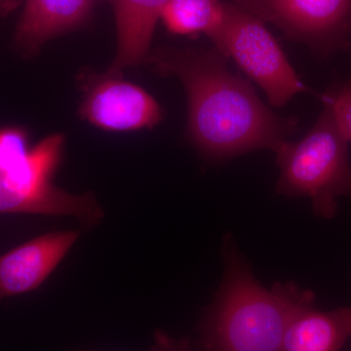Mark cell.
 <instances>
[{
    "instance_id": "cell-14",
    "label": "cell",
    "mask_w": 351,
    "mask_h": 351,
    "mask_svg": "<svg viewBox=\"0 0 351 351\" xmlns=\"http://www.w3.org/2000/svg\"><path fill=\"white\" fill-rule=\"evenodd\" d=\"M27 136L20 128L0 129V171L15 167L29 152Z\"/></svg>"
},
{
    "instance_id": "cell-7",
    "label": "cell",
    "mask_w": 351,
    "mask_h": 351,
    "mask_svg": "<svg viewBox=\"0 0 351 351\" xmlns=\"http://www.w3.org/2000/svg\"><path fill=\"white\" fill-rule=\"evenodd\" d=\"M80 113L90 123L108 131L152 128L163 117L157 101L144 89L106 73L88 80Z\"/></svg>"
},
{
    "instance_id": "cell-17",
    "label": "cell",
    "mask_w": 351,
    "mask_h": 351,
    "mask_svg": "<svg viewBox=\"0 0 351 351\" xmlns=\"http://www.w3.org/2000/svg\"><path fill=\"white\" fill-rule=\"evenodd\" d=\"M350 48H351V46H350Z\"/></svg>"
},
{
    "instance_id": "cell-12",
    "label": "cell",
    "mask_w": 351,
    "mask_h": 351,
    "mask_svg": "<svg viewBox=\"0 0 351 351\" xmlns=\"http://www.w3.org/2000/svg\"><path fill=\"white\" fill-rule=\"evenodd\" d=\"M225 13L221 0H168L160 20L171 34L209 38L221 25Z\"/></svg>"
},
{
    "instance_id": "cell-4",
    "label": "cell",
    "mask_w": 351,
    "mask_h": 351,
    "mask_svg": "<svg viewBox=\"0 0 351 351\" xmlns=\"http://www.w3.org/2000/svg\"><path fill=\"white\" fill-rule=\"evenodd\" d=\"M64 143L61 134L51 135L15 167L0 171V213L73 216L86 226L100 223L104 212L93 195H71L51 182Z\"/></svg>"
},
{
    "instance_id": "cell-2",
    "label": "cell",
    "mask_w": 351,
    "mask_h": 351,
    "mask_svg": "<svg viewBox=\"0 0 351 351\" xmlns=\"http://www.w3.org/2000/svg\"><path fill=\"white\" fill-rule=\"evenodd\" d=\"M223 255L225 276L201 325L198 351H282L289 326L315 295L293 282L263 288L230 235Z\"/></svg>"
},
{
    "instance_id": "cell-13",
    "label": "cell",
    "mask_w": 351,
    "mask_h": 351,
    "mask_svg": "<svg viewBox=\"0 0 351 351\" xmlns=\"http://www.w3.org/2000/svg\"><path fill=\"white\" fill-rule=\"evenodd\" d=\"M321 98L331 108L341 133L351 142V80L330 88Z\"/></svg>"
},
{
    "instance_id": "cell-9",
    "label": "cell",
    "mask_w": 351,
    "mask_h": 351,
    "mask_svg": "<svg viewBox=\"0 0 351 351\" xmlns=\"http://www.w3.org/2000/svg\"><path fill=\"white\" fill-rule=\"evenodd\" d=\"M97 0H25L14 45L22 56H36L50 39L89 19Z\"/></svg>"
},
{
    "instance_id": "cell-8",
    "label": "cell",
    "mask_w": 351,
    "mask_h": 351,
    "mask_svg": "<svg viewBox=\"0 0 351 351\" xmlns=\"http://www.w3.org/2000/svg\"><path fill=\"white\" fill-rule=\"evenodd\" d=\"M80 232H51L0 257V299L34 290L56 269Z\"/></svg>"
},
{
    "instance_id": "cell-6",
    "label": "cell",
    "mask_w": 351,
    "mask_h": 351,
    "mask_svg": "<svg viewBox=\"0 0 351 351\" xmlns=\"http://www.w3.org/2000/svg\"><path fill=\"white\" fill-rule=\"evenodd\" d=\"M315 56L328 59L351 46V0H233Z\"/></svg>"
},
{
    "instance_id": "cell-3",
    "label": "cell",
    "mask_w": 351,
    "mask_h": 351,
    "mask_svg": "<svg viewBox=\"0 0 351 351\" xmlns=\"http://www.w3.org/2000/svg\"><path fill=\"white\" fill-rule=\"evenodd\" d=\"M276 154L280 171L276 193L309 198L316 216L334 218L339 198L351 196V165L348 140L331 108L324 104L308 133L298 142L284 143Z\"/></svg>"
},
{
    "instance_id": "cell-11",
    "label": "cell",
    "mask_w": 351,
    "mask_h": 351,
    "mask_svg": "<svg viewBox=\"0 0 351 351\" xmlns=\"http://www.w3.org/2000/svg\"><path fill=\"white\" fill-rule=\"evenodd\" d=\"M351 338V306L320 311L311 306L293 320L282 351H339Z\"/></svg>"
},
{
    "instance_id": "cell-15",
    "label": "cell",
    "mask_w": 351,
    "mask_h": 351,
    "mask_svg": "<svg viewBox=\"0 0 351 351\" xmlns=\"http://www.w3.org/2000/svg\"><path fill=\"white\" fill-rule=\"evenodd\" d=\"M152 351H195L191 348L189 339H182L178 341L171 338L163 332H157L156 346Z\"/></svg>"
},
{
    "instance_id": "cell-10",
    "label": "cell",
    "mask_w": 351,
    "mask_h": 351,
    "mask_svg": "<svg viewBox=\"0 0 351 351\" xmlns=\"http://www.w3.org/2000/svg\"><path fill=\"white\" fill-rule=\"evenodd\" d=\"M114 11L117 56L108 75L121 76L123 69L145 62L152 36L168 0H107Z\"/></svg>"
},
{
    "instance_id": "cell-1",
    "label": "cell",
    "mask_w": 351,
    "mask_h": 351,
    "mask_svg": "<svg viewBox=\"0 0 351 351\" xmlns=\"http://www.w3.org/2000/svg\"><path fill=\"white\" fill-rule=\"evenodd\" d=\"M145 62L159 75L181 80L189 100V137L207 158L226 160L257 149L276 152L298 130L297 120L267 108L216 48L159 47Z\"/></svg>"
},
{
    "instance_id": "cell-5",
    "label": "cell",
    "mask_w": 351,
    "mask_h": 351,
    "mask_svg": "<svg viewBox=\"0 0 351 351\" xmlns=\"http://www.w3.org/2000/svg\"><path fill=\"white\" fill-rule=\"evenodd\" d=\"M265 24L234 2H225L223 21L209 38L262 88L270 105L280 108L308 89Z\"/></svg>"
},
{
    "instance_id": "cell-16",
    "label": "cell",
    "mask_w": 351,
    "mask_h": 351,
    "mask_svg": "<svg viewBox=\"0 0 351 351\" xmlns=\"http://www.w3.org/2000/svg\"><path fill=\"white\" fill-rule=\"evenodd\" d=\"M22 0H0V16L9 15L19 7Z\"/></svg>"
}]
</instances>
